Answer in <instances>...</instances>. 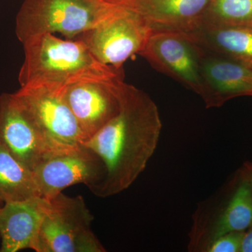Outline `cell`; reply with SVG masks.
Here are the masks:
<instances>
[{
    "instance_id": "obj_8",
    "label": "cell",
    "mask_w": 252,
    "mask_h": 252,
    "mask_svg": "<svg viewBox=\"0 0 252 252\" xmlns=\"http://www.w3.org/2000/svg\"><path fill=\"white\" fill-rule=\"evenodd\" d=\"M63 91L45 87H21L14 93L56 152L74 148L84 142Z\"/></svg>"
},
{
    "instance_id": "obj_19",
    "label": "cell",
    "mask_w": 252,
    "mask_h": 252,
    "mask_svg": "<svg viewBox=\"0 0 252 252\" xmlns=\"http://www.w3.org/2000/svg\"><path fill=\"white\" fill-rule=\"evenodd\" d=\"M239 176L248 182L252 193V162L247 161L243 164Z\"/></svg>"
},
{
    "instance_id": "obj_23",
    "label": "cell",
    "mask_w": 252,
    "mask_h": 252,
    "mask_svg": "<svg viewBox=\"0 0 252 252\" xmlns=\"http://www.w3.org/2000/svg\"><path fill=\"white\" fill-rule=\"evenodd\" d=\"M0 240H1V236H0Z\"/></svg>"
},
{
    "instance_id": "obj_18",
    "label": "cell",
    "mask_w": 252,
    "mask_h": 252,
    "mask_svg": "<svg viewBox=\"0 0 252 252\" xmlns=\"http://www.w3.org/2000/svg\"><path fill=\"white\" fill-rule=\"evenodd\" d=\"M245 232L220 235L209 244L204 252H240Z\"/></svg>"
},
{
    "instance_id": "obj_12",
    "label": "cell",
    "mask_w": 252,
    "mask_h": 252,
    "mask_svg": "<svg viewBox=\"0 0 252 252\" xmlns=\"http://www.w3.org/2000/svg\"><path fill=\"white\" fill-rule=\"evenodd\" d=\"M210 0H115L134 10L153 31L190 34L201 25Z\"/></svg>"
},
{
    "instance_id": "obj_7",
    "label": "cell",
    "mask_w": 252,
    "mask_h": 252,
    "mask_svg": "<svg viewBox=\"0 0 252 252\" xmlns=\"http://www.w3.org/2000/svg\"><path fill=\"white\" fill-rule=\"evenodd\" d=\"M32 172L39 196L48 200L77 184H84L95 195L105 175L103 162L84 144L56 152Z\"/></svg>"
},
{
    "instance_id": "obj_11",
    "label": "cell",
    "mask_w": 252,
    "mask_h": 252,
    "mask_svg": "<svg viewBox=\"0 0 252 252\" xmlns=\"http://www.w3.org/2000/svg\"><path fill=\"white\" fill-rule=\"evenodd\" d=\"M200 47V68L205 86L202 99L207 108L220 107L235 97H252L251 66Z\"/></svg>"
},
{
    "instance_id": "obj_4",
    "label": "cell",
    "mask_w": 252,
    "mask_h": 252,
    "mask_svg": "<svg viewBox=\"0 0 252 252\" xmlns=\"http://www.w3.org/2000/svg\"><path fill=\"white\" fill-rule=\"evenodd\" d=\"M94 220L81 195L49 199L36 238V252H105L91 229Z\"/></svg>"
},
{
    "instance_id": "obj_1",
    "label": "cell",
    "mask_w": 252,
    "mask_h": 252,
    "mask_svg": "<svg viewBox=\"0 0 252 252\" xmlns=\"http://www.w3.org/2000/svg\"><path fill=\"white\" fill-rule=\"evenodd\" d=\"M162 127L153 99L125 83L120 110L83 143L98 156L105 170L95 195L107 198L117 195L135 182L157 150Z\"/></svg>"
},
{
    "instance_id": "obj_5",
    "label": "cell",
    "mask_w": 252,
    "mask_h": 252,
    "mask_svg": "<svg viewBox=\"0 0 252 252\" xmlns=\"http://www.w3.org/2000/svg\"><path fill=\"white\" fill-rule=\"evenodd\" d=\"M152 31L140 14L118 4L108 17L74 39L82 41L99 62L123 70L124 63L143 49Z\"/></svg>"
},
{
    "instance_id": "obj_10",
    "label": "cell",
    "mask_w": 252,
    "mask_h": 252,
    "mask_svg": "<svg viewBox=\"0 0 252 252\" xmlns=\"http://www.w3.org/2000/svg\"><path fill=\"white\" fill-rule=\"evenodd\" d=\"M124 84L123 77L81 81L63 91L82 132L84 143L120 110Z\"/></svg>"
},
{
    "instance_id": "obj_20",
    "label": "cell",
    "mask_w": 252,
    "mask_h": 252,
    "mask_svg": "<svg viewBox=\"0 0 252 252\" xmlns=\"http://www.w3.org/2000/svg\"><path fill=\"white\" fill-rule=\"evenodd\" d=\"M240 252H252V223L245 230Z\"/></svg>"
},
{
    "instance_id": "obj_15",
    "label": "cell",
    "mask_w": 252,
    "mask_h": 252,
    "mask_svg": "<svg viewBox=\"0 0 252 252\" xmlns=\"http://www.w3.org/2000/svg\"><path fill=\"white\" fill-rule=\"evenodd\" d=\"M187 34L204 49L252 67V27L200 26Z\"/></svg>"
},
{
    "instance_id": "obj_22",
    "label": "cell",
    "mask_w": 252,
    "mask_h": 252,
    "mask_svg": "<svg viewBox=\"0 0 252 252\" xmlns=\"http://www.w3.org/2000/svg\"><path fill=\"white\" fill-rule=\"evenodd\" d=\"M1 205H3V203H1V202H0V207L1 206Z\"/></svg>"
},
{
    "instance_id": "obj_14",
    "label": "cell",
    "mask_w": 252,
    "mask_h": 252,
    "mask_svg": "<svg viewBox=\"0 0 252 252\" xmlns=\"http://www.w3.org/2000/svg\"><path fill=\"white\" fill-rule=\"evenodd\" d=\"M238 183L230 198L203 227L193 228L190 251L204 252L207 245L220 235L245 231L252 223V193L248 182L239 176Z\"/></svg>"
},
{
    "instance_id": "obj_9",
    "label": "cell",
    "mask_w": 252,
    "mask_h": 252,
    "mask_svg": "<svg viewBox=\"0 0 252 252\" xmlns=\"http://www.w3.org/2000/svg\"><path fill=\"white\" fill-rule=\"evenodd\" d=\"M0 142L32 172L56 153L14 94L0 96Z\"/></svg>"
},
{
    "instance_id": "obj_3",
    "label": "cell",
    "mask_w": 252,
    "mask_h": 252,
    "mask_svg": "<svg viewBox=\"0 0 252 252\" xmlns=\"http://www.w3.org/2000/svg\"><path fill=\"white\" fill-rule=\"evenodd\" d=\"M118 4L107 0H25L16 19L22 44L41 34L74 39L108 17Z\"/></svg>"
},
{
    "instance_id": "obj_13",
    "label": "cell",
    "mask_w": 252,
    "mask_h": 252,
    "mask_svg": "<svg viewBox=\"0 0 252 252\" xmlns=\"http://www.w3.org/2000/svg\"><path fill=\"white\" fill-rule=\"evenodd\" d=\"M49 200L40 196L0 207L1 252L34 250Z\"/></svg>"
},
{
    "instance_id": "obj_16",
    "label": "cell",
    "mask_w": 252,
    "mask_h": 252,
    "mask_svg": "<svg viewBox=\"0 0 252 252\" xmlns=\"http://www.w3.org/2000/svg\"><path fill=\"white\" fill-rule=\"evenodd\" d=\"M39 196L33 172L0 142V202L23 201Z\"/></svg>"
},
{
    "instance_id": "obj_21",
    "label": "cell",
    "mask_w": 252,
    "mask_h": 252,
    "mask_svg": "<svg viewBox=\"0 0 252 252\" xmlns=\"http://www.w3.org/2000/svg\"><path fill=\"white\" fill-rule=\"evenodd\" d=\"M107 1H111V2H113V1H115V0H107Z\"/></svg>"
},
{
    "instance_id": "obj_2",
    "label": "cell",
    "mask_w": 252,
    "mask_h": 252,
    "mask_svg": "<svg viewBox=\"0 0 252 252\" xmlns=\"http://www.w3.org/2000/svg\"><path fill=\"white\" fill-rule=\"evenodd\" d=\"M25 59L20 69L21 87H45L64 91L81 81L123 77L99 62L82 41L41 34L23 44Z\"/></svg>"
},
{
    "instance_id": "obj_17",
    "label": "cell",
    "mask_w": 252,
    "mask_h": 252,
    "mask_svg": "<svg viewBox=\"0 0 252 252\" xmlns=\"http://www.w3.org/2000/svg\"><path fill=\"white\" fill-rule=\"evenodd\" d=\"M200 26L252 28V0H210Z\"/></svg>"
},
{
    "instance_id": "obj_6",
    "label": "cell",
    "mask_w": 252,
    "mask_h": 252,
    "mask_svg": "<svg viewBox=\"0 0 252 252\" xmlns=\"http://www.w3.org/2000/svg\"><path fill=\"white\" fill-rule=\"evenodd\" d=\"M139 55L158 72L203 98L205 86L200 68L201 47L188 34L153 31Z\"/></svg>"
}]
</instances>
